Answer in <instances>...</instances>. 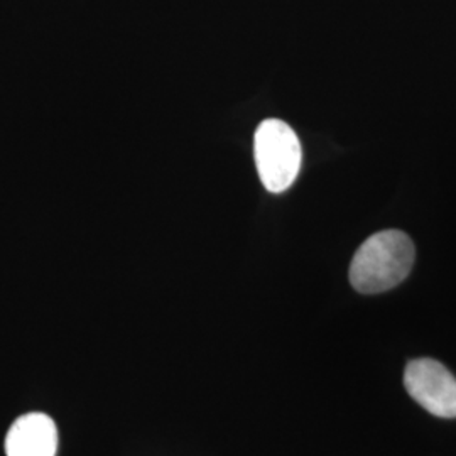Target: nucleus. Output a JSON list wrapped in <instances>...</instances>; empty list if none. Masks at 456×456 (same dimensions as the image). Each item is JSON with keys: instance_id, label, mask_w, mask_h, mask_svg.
I'll use <instances>...</instances> for the list:
<instances>
[{"instance_id": "nucleus-1", "label": "nucleus", "mask_w": 456, "mask_h": 456, "mask_svg": "<svg viewBox=\"0 0 456 456\" xmlns=\"http://www.w3.org/2000/svg\"><path fill=\"white\" fill-rule=\"evenodd\" d=\"M416 259L412 240L401 230H384L360 245L350 264V284L362 294L386 293L409 276Z\"/></svg>"}, {"instance_id": "nucleus-2", "label": "nucleus", "mask_w": 456, "mask_h": 456, "mask_svg": "<svg viewBox=\"0 0 456 456\" xmlns=\"http://www.w3.org/2000/svg\"><path fill=\"white\" fill-rule=\"evenodd\" d=\"M254 156L262 184L271 193L286 191L297 178L303 161L296 132L279 118H265L257 127Z\"/></svg>"}, {"instance_id": "nucleus-3", "label": "nucleus", "mask_w": 456, "mask_h": 456, "mask_svg": "<svg viewBox=\"0 0 456 456\" xmlns=\"http://www.w3.org/2000/svg\"><path fill=\"white\" fill-rule=\"evenodd\" d=\"M404 386L409 395L433 416L456 418V377L438 360L409 362Z\"/></svg>"}, {"instance_id": "nucleus-4", "label": "nucleus", "mask_w": 456, "mask_h": 456, "mask_svg": "<svg viewBox=\"0 0 456 456\" xmlns=\"http://www.w3.org/2000/svg\"><path fill=\"white\" fill-rule=\"evenodd\" d=\"M58 428L45 412L19 416L7 431L5 455L56 456Z\"/></svg>"}]
</instances>
